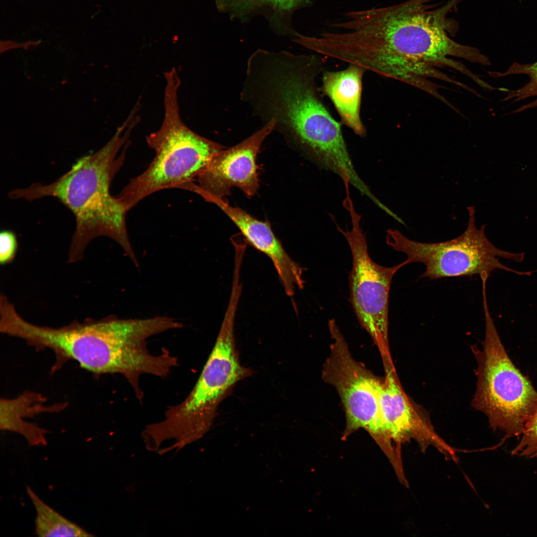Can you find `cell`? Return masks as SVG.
Listing matches in <instances>:
<instances>
[{
	"instance_id": "cell-1",
	"label": "cell",
	"mask_w": 537,
	"mask_h": 537,
	"mask_svg": "<svg viewBox=\"0 0 537 537\" xmlns=\"http://www.w3.org/2000/svg\"><path fill=\"white\" fill-rule=\"evenodd\" d=\"M434 0H407L389 6L353 11L334 26L341 31L330 38L337 60L359 66L383 77L404 82L428 67L446 66L474 80L452 56L490 65L477 48L451 39L457 24L448 17L461 0H449L436 7Z\"/></svg>"
},
{
	"instance_id": "cell-2",
	"label": "cell",
	"mask_w": 537,
	"mask_h": 537,
	"mask_svg": "<svg viewBox=\"0 0 537 537\" xmlns=\"http://www.w3.org/2000/svg\"><path fill=\"white\" fill-rule=\"evenodd\" d=\"M324 66L317 54L258 49L247 62L240 99L263 125L273 120V131L319 167L362 192L367 185L353 164L342 124L325 106L317 84Z\"/></svg>"
},
{
	"instance_id": "cell-3",
	"label": "cell",
	"mask_w": 537,
	"mask_h": 537,
	"mask_svg": "<svg viewBox=\"0 0 537 537\" xmlns=\"http://www.w3.org/2000/svg\"><path fill=\"white\" fill-rule=\"evenodd\" d=\"M134 127L127 121L96 153L84 156L54 182L32 183L9 192L13 199L28 201L46 196L58 199L73 213L76 229L70 248V259H80L90 240L108 237L123 249L133 263H138L129 240L125 217L128 211L109 188L123 165L129 138Z\"/></svg>"
},
{
	"instance_id": "cell-4",
	"label": "cell",
	"mask_w": 537,
	"mask_h": 537,
	"mask_svg": "<svg viewBox=\"0 0 537 537\" xmlns=\"http://www.w3.org/2000/svg\"><path fill=\"white\" fill-rule=\"evenodd\" d=\"M239 301L236 296L230 297L214 346L191 392L179 404L168 406L163 420L145 427L144 435L154 448L174 439L171 448L180 449L201 438L235 385L253 374L251 369L242 365L236 348L234 324Z\"/></svg>"
},
{
	"instance_id": "cell-5",
	"label": "cell",
	"mask_w": 537,
	"mask_h": 537,
	"mask_svg": "<svg viewBox=\"0 0 537 537\" xmlns=\"http://www.w3.org/2000/svg\"><path fill=\"white\" fill-rule=\"evenodd\" d=\"M165 114L160 128L146 138L155 156L148 167L131 179L117 197L128 211L148 195L163 189H186L211 159L225 148L204 138L182 121L178 100L180 80L175 68L165 73Z\"/></svg>"
},
{
	"instance_id": "cell-6",
	"label": "cell",
	"mask_w": 537,
	"mask_h": 537,
	"mask_svg": "<svg viewBox=\"0 0 537 537\" xmlns=\"http://www.w3.org/2000/svg\"><path fill=\"white\" fill-rule=\"evenodd\" d=\"M485 335L482 349L472 347L477 378L472 406L484 414L494 431L505 438L521 435L537 411V391L507 355L482 292Z\"/></svg>"
},
{
	"instance_id": "cell-7",
	"label": "cell",
	"mask_w": 537,
	"mask_h": 537,
	"mask_svg": "<svg viewBox=\"0 0 537 537\" xmlns=\"http://www.w3.org/2000/svg\"><path fill=\"white\" fill-rule=\"evenodd\" d=\"M2 330L37 350H51L56 358L53 371L73 360L94 375L114 374L125 348L124 325L117 318L53 328L31 324L13 311Z\"/></svg>"
},
{
	"instance_id": "cell-8",
	"label": "cell",
	"mask_w": 537,
	"mask_h": 537,
	"mask_svg": "<svg viewBox=\"0 0 537 537\" xmlns=\"http://www.w3.org/2000/svg\"><path fill=\"white\" fill-rule=\"evenodd\" d=\"M468 221L464 232L451 240L438 243H423L412 240L399 230H386V243L393 250L405 254L406 265L419 263L425 266L420 278L436 279L444 277L487 274L501 269L519 275L530 276L533 271H521L501 263L497 257L522 262L524 253H511L496 247L487 239L485 226L475 224V210L467 208Z\"/></svg>"
},
{
	"instance_id": "cell-9",
	"label": "cell",
	"mask_w": 537,
	"mask_h": 537,
	"mask_svg": "<svg viewBox=\"0 0 537 537\" xmlns=\"http://www.w3.org/2000/svg\"><path fill=\"white\" fill-rule=\"evenodd\" d=\"M332 339L330 353L322 370L323 379L337 391L342 403L347 438L359 429L366 431L389 459L396 450L382 420L377 393L379 379L352 356L348 343L334 319L328 322Z\"/></svg>"
},
{
	"instance_id": "cell-10",
	"label": "cell",
	"mask_w": 537,
	"mask_h": 537,
	"mask_svg": "<svg viewBox=\"0 0 537 537\" xmlns=\"http://www.w3.org/2000/svg\"><path fill=\"white\" fill-rule=\"evenodd\" d=\"M344 207L350 213L352 228L342 229L334 216L332 219L345 237L352 256L350 273V302L362 328L371 337L381 355L390 354L388 341V304L390 285L395 273L404 262L384 267L374 262L368 251L366 236L360 227L361 216L355 210L353 201Z\"/></svg>"
},
{
	"instance_id": "cell-11",
	"label": "cell",
	"mask_w": 537,
	"mask_h": 537,
	"mask_svg": "<svg viewBox=\"0 0 537 537\" xmlns=\"http://www.w3.org/2000/svg\"><path fill=\"white\" fill-rule=\"evenodd\" d=\"M385 376L379 378L377 393L385 430L397 450L414 440L425 451L432 446L446 458L457 461L455 451L435 431L429 418L402 388L392 360L383 361Z\"/></svg>"
},
{
	"instance_id": "cell-12",
	"label": "cell",
	"mask_w": 537,
	"mask_h": 537,
	"mask_svg": "<svg viewBox=\"0 0 537 537\" xmlns=\"http://www.w3.org/2000/svg\"><path fill=\"white\" fill-rule=\"evenodd\" d=\"M274 126V121L271 120L240 143L217 153L186 190L223 198L236 187L248 197L254 195L259 187L257 155Z\"/></svg>"
},
{
	"instance_id": "cell-13",
	"label": "cell",
	"mask_w": 537,
	"mask_h": 537,
	"mask_svg": "<svg viewBox=\"0 0 537 537\" xmlns=\"http://www.w3.org/2000/svg\"><path fill=\"white\" fill-rule=\"evenodd\" d=\"M201 197L219 207L235 224L248 243L271 260L287 295L292 297L296 288H304V268L288 255L268 222L255 218L243 209L230 205L222 198L207 194H203Z\"/></svg>"
},
{
	"instance_id": "cell-14",
	"label": "cell",
	"mask_w": 537,
	"mask_h": 537,
	"mask_svg": "<svg viewBox=\"0 0 537 537\" xmlns=\"http://www.w3.org/2000/svg\"><path fill=\"white\" fill-rule=\"evenodd\" d=\"M366 71L352 64L342 70L324 71L320 88L322 93L333 103L341 124L361 137L366 134L360 114L362 78Z\"/></svg>"
},
{
	"instance_id": "cell-15",
	"label": "cell",
	"mask_w": 537,
	"mask_h": 537,
	"mask_svg": "<svg viewBox=\"0 0 537 537\" xmlns=\"http://www.w3.org/2000/svg\"><path fill=\"white\" fill-rule=\"evenodd\" d=\"M46 398L41 394L24 391L16 398H1L0 428L1 430L19 434L30 446H46L48 431L25 419L43 413H55L64 410L66 403H57L47 406Z\"/></svg>"
},
{
	"instance_id": "cell-16",
	"label": "cell",
	"mask_w": 537,
	"mask_h": 537,
	"mask_svg": "<svg viewBox=\"0 0 537 537\" xmlns=\"http://www.w3.org/2000/svg\"><path fill=\"white\" fill-rule=\"evenodd\" d=\"M310 0H215L219 11L232 19L242 21L257 15L264 17L273 31L279 34H293V13Z\"/></svg>"
},
{
	"instance_id": "cell-17",
	"label": "cell",
	"mask_w": 537,
	"mask_h": 537,
	"mask_svg": "<svg viewBox=\"0 0 537 537\" xmlns=\"http://www.w3.org/2000/svg\"><path fill=\"white\" fill-rule=\"evenodd\" d=\"M27 494L35 511V534L39 537H91L92 534L69 520L45 503L28 486Z\"/></svg>"
},
{
	"instance_id": "cell-18",
	"label": "cell",
	"mask_w": 537,
	"mask_h": 537,
	"mask_svg": "<svg viewBox=\"0 0 537 537\" xmlns=\"http://www.w3.org/2000/svg\"><path fill=\"white\" fill-rule=\"evenodd\" d=\"M524 74L529 77V82L522 88L508 92L507 96L503 99L509 100L512 102L519 101L532 96L537 97V61L531 64L513 63L505 72H492L491 75L494 77H503L511 75ZM537 107V98L532 102L523 105L513 113L523 111L527 109Z\"/></svg>"
},
{
	"instance_id": "cell-19",
	"label": "cell",
	"mask_w": 537,
	"mask_h": 537,
	"mask_svg": "<svg viewBox=\"0 0 537 537\" xmlns=\"http://www.w3.org/2000/svg\"><path fill=\"white\" fill-rule=\"evenodd\" d=\"M511 453L526 458L537 457V411L527 423Z\"/></svg>"
},
{
	"instance_id": "cell-20",
	"label": "cell",
	"mask_w": 537,
	"mask_h": 537,
	"mask_svg": "<svg viewBox=\"0 0 537 537\" xmlns=\"http://www.w3.org/2000/svg\"><path fill=\"white\" fill-rule=\"evenodd\" d=\"M17 248L15 234L10 230H3L0 233V263L5 265L14 258Z\"/></svg>"
}]
</instances>
